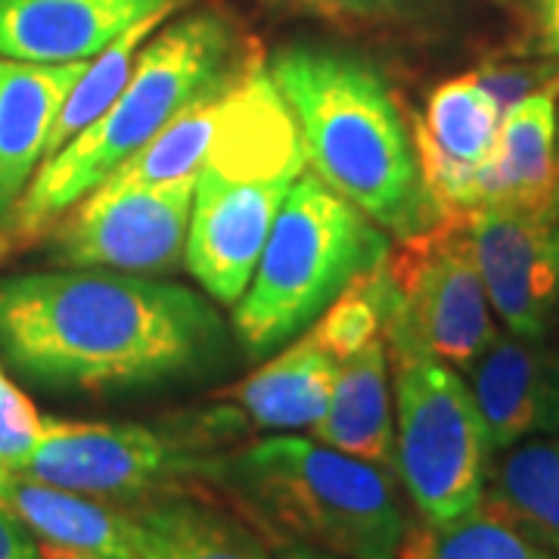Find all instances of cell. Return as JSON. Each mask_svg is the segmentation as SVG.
<instances>
[{
	"mask_svg": "<svg viewBox=\"0 0 559 559\" xmlns=\"http://www.w3.org/2000/svg\"><path fill=\"white\" fill-rule=\"evenodd\" d=\"M0 355L47 389L121 392L215 367L218 311L193 289L121 271L0 280Z\"/></svg>",
	"mask_w": 559,
	"mask_h": 559,
	"instance_id": "6da1fadb",
	"label": "cell"
},
{
	"mask_svg": "<svg viewBox=\"0 0 559 559\" xmlns=\"http://www.w3.org/2000/svg\"><path fill=\"white\" fill-rule=\"evenodd\" d=\"M299 128L305 165L392 237L439 218L419 175L414 131L367 60L333 47H283L267 66Z\"/></svg>",
	"mask_w": 559,
	"mask_h": 559,
	"instance_id": "7a4b0ae2",
	"label": "cell"
},
{
	"mask_svg": "<svg viewBox=\"0 0 559 559\" xmlns=\"http://www.w3.org/2000/svg\"><path fill=\"white\" fill-rule=\"evenodd\" d=\"M249 62L240 57L234 28L215 13L168 22L140 47L119 100L47 156L28 180L25 193L0 221V255L44 237L75 202L138 156L165 124L234 84Z\"/></svg>",
	"mask_w": 559,
	"mask_h": 559,
	"instance_id": "3957f363",
	"label": "cell"
},
{
	"mask_svg": "<svg viewBox=\"0 0 559 559\" xmlns=\"http://www.w3.org/2000/svg\"><path fill=\"white\" fill-rule=\"evenodd\" d=\"M301 175L296 119L267 69L252 60L230 91V116L193 190L183 264L212 299L240 301L280 205Z\"/></svg>",
	"mask_w": 559,
	"mask_h": 559,
	"instance_id": "277c9868",
	"label": "cell"
},
{
	"mask_svg": "<svg viewBox=\"0 0 559 559\" xmlns=\"http://www.w3.org/2000/svg\"><path fill=\"white\" fill-rule=\"evenodd\" d=\"M271 528L342 559H399L407 520L395 473L342 454L318 439L271 436L205 473Z\"/></svg>",
	"mask_w": 559,
	"mask_h": 559,
	"instance_id": "5b68a950",
	"label": "cell"
},
{
	"mask_svg": "<svg viewBox=\"0 0 559 559\" xmlns=\"http://www.w3.org/2000/svg\"><path fill=\"white\" fill-rule=\"evenodd\" d=\"M389 240L373 221L323 180L301 175L234 308L242 348L261 358L296 340L355 280L380 267Z\"/></svg>",
	"mask_w": 559,
	"mask_h": 559,
	"instance_id": "8992f818",
	"label": "cell"
},
{
	"mask_svg": "<svg viewBox=\"0 0 559 559\" xmlns=\"http://www.w3.org/2000/svg\"><path fill=\"white\" fill-rule=\"evenodd\" d=\"M395 367V476L426 525L469 513L485 495L495 444L457 367L404 340H385Z\"/></svg>",
	"mask_w": 559,
	"mask_h": 559,
	"instance_id": "52a82bcc",
	"label": "cell"
},
{
	"mask_svg": "<svg viewBox=\"0 0 559 559\" xmlns=\"http://www.w3.org/2000/svg\"><path fill=\"white\" fill-rule=\"evenodd\" d=\"M367 280L380 301L382 340L419 345L460 373L498 336L473 252L469 215H441L401 237Z\"/></svg>",
	"mask_w": 559,
	"mask_h": 559,
	"instance_id": "ba28073f",
	"label": "cell"
},
{
	"mask_svg": "<svg viewBox=\"0 0 559 559\" xmlns=\"http://www.w3.org/2000/svg\"><path fill=\"white\" fill-rule=\"evenodd\" d=\"M197 178L131 183L106 178L50 230V259L62 267L171 274L183 264Z\"/></svg>",
	"mask_w": 559,
	"mask_h": 559,
	"instance_id": "9c48e42d",
	"label": "cell"
},
{
	"mask_svg": "<svg viewBox=\"0 0 559 559\" xmlns=\"http://www.w3.org/2000/svg\"><path fill=\"white\" fill-rule=\"evenodd\" d=\"M209 457L143 423H81L44 417L20 476L100 500H146L171 481L202 476Z\"/></svg>",
	"mask_w": 559,
	"mask_h": 559,
	"instance_id": "30bf717a",
	"label": "cell"
},
{
	"mask_svg": "<svg viewBox=\"0 0 559 559\" xmlns=\"http://www.w3.org/2000/svg\"><path fill=\"white\" fill-rule=\"evenodd\" d=\"M469 237L503 330L547 340L559 318L557 205H481L469 212Z\"/></svg>",
	"mask_w": 559,
	"mask_h": 559,
	"instance_id": "8fae6325",
	"label": "cell"
},
{
	"mask_svg": "<svg viewBox=\"0 0 559 559\" xmlns=\"http://www.w3.org/2000/svg\"><path fill=\"white\" fill-rule=\"evenodd\" d=\"M190 0H0V57L25 62L94 60L128 28L171 16Z\"/></svg>",
	"mask_w": 559,
	"mask_h": 559,
	"instance_id": "7c38bea8",
	"label": "cell"
},
{
	"mask_svg": "<svg viewBox=\"0 0 559 559\" xmlns=\"http://www.w3.org/2000/svg\"><path fill=\"white\" fill-rule=\"evenodd\" d=\"M495 454L559 432V352L547 340L498 333L466 370Z\"/></svg>",
	"mask_w": 559,
	"mask_h": 559,
	"instance_id": "4fadbf2b",
	"label": "cell"
},
{
	"mask_svg": "<svg viewBox=\"0 0 559 559\" xmlns=\"http://www.w3.org/2000/svg\"><path fill=\"white\" fill-rule=\"evenodd\" d=\"M84 66L87 60L47 66L0 57V221L47 156L53 121Z\"/></svg>",
	"mask_w": 559,
	"mask_h": 559,
	"instance_id": "5bb4252c",
	"label": "cell"
},
{
	"mask_svg": "<svg viewBox=\"0 0 559 559\" xmlns=\"http://www.w3.org/2000/svg\"><path fill=\"white\" fill-rule=\"evenodd\" d=\"M557 94L559 81H550L503 109L495 150L479 165L481 205H554Z\"/></svg>",
	"mask_w": 559,
	"mask_h": 559,
	"instance_id": "9a60e30c",
	"label": "cell"
},
{
	"mask_svg": "<svg viewBox=\"0 0 559 559\" xmlns=\"http://www.w3.org/2000/svg\"><path fill=\"white\" fill-rule=\"evenodd\" d=\"M311 436L326 448L395 473V401L382 336L336 364L333 395Z\"/></svg>",
	"mask_w": 559,
	"mask_h": 559,
	"instance_id": "2e32d148",
	"label": "cell"
},
{
	"mask_svg": "<svg viewBox=\"0 0 559 559\" xmlns=\"http://www.w3.org/2000/svg\"><path fill=\"white\" fill-rule=\"evenodd\" d=\"M336 364L340 360L318 345L311 333H305L242 382L221 389L218 399L230 401L234 414L259 429H314L333 395Z\"/></svg>",
	"mask_w": 559,
	"mask_h": 559,
	"instance_id": "e0dca14e",
	"label": "cell"
},
{
	"mask_svg": "<svg viewBox=\"0 0 559 559\" xmlns=\"http://www.w3.org/2000/svg\"><path fill=\"white\" fill-rule=\"evenodd\" d=\"M3 507L38 540L103 559H140L134 513H124L109 500L13 473Z\"/></svg>",
	"mask_w": 559,
	"mask_h": 559,
	"instance_id": "ac0fdd59",
	"label": "cell"
},
{
	"mask_svg": "<svg viewBox=\"0 0 559 559\" xmlns=\"http://www.w3.org/2000/svg\"><path fill=\"white\" fill-rule=\"evenodd\" d=\"M134 522L140 559H271L252 528L190 495H153Z\"/></svg>",
	"mask_w": 559,
	"mask_h": 559,
	"instance_id": "d6986e66",
	"label": "cell"
},
{
	"mask_svg": "<svg viewBox=\"0 0 559 559\" xmlns=\"http://www.w3.org/2000/svg\"><path fill=\"white\" fill-rule=\"evenodd\" d=\"M481 498L559 554V432L498 451Z\"/></svg>",
	"mask_w": 559,
	"mask_h": 559,
	"instance_id": "ffe728a7",
	"label": "cell"
},
{
	"mask_svg": "<svg viewBox=\"0 0 559 559\" xmlns=\"http://www.w3.org/2000/svg\"><path fill=\"white\" fill-rule=\"evenodd\" d=\"M500 116L503 109L479 75H460L429 94L426 112L414 119V138L429 143L448 159L479 168L495 150Z\"/></svg>",
	"mask_w": 559,
	"mask_h": 559,
	"instance_id": "44dd1931",
	"label": "cell"
},
{
	"mask_svg": "<svg viewBox=\"0 0 559 559\" xmlns=\"http://www.w3.org/2000/svg\"><path fill=\"white\" fill-rule=\"evenodd\" d=\"M399 559H559V554L481 498L460 520L423 522L419 532H407Z\"/></svg>",
	"mask_w": 559,
	"mask_h": 559,
	"instance_id": "7402d4cb",
	"label": "cell"
},
{
	"mask_svg": "<svg viewBox=\"0 0 559 559\" xmlns=\"http://www.w3.org/2000/svg\"><path fill=\"white\" fill-rule=\"evenodd\" d=\"M234 84H227L224 91L180 112L178 119L165 124L138 156H131L109 178L131 180V183H168V180L197 178L202 162L212 153L215 140L227 124Z\"/></svg>",
	"mask_w": 559,
	"mask_h": 559,
	"instance_id": "603a6c76",
	"label": "cell"
},
{
	"mask_svg": "<svg viewBox=\"0 0 559 559\" xmlns=\"http://www.w3.org/2000/svg\"><path fill=\"white\" fill-rule=\"evenodd\" d=\"M165 22H168V16H150V20L138 22L121 38L112 40L103 53L87 60L84 72L75 81V87L69 91V97L60 106V116L53 121V131H50V140H47V156H53L60 146H66L69 140L81 134L91 121L100 119L103 112L119 100V94L124 91L131 72H134L140 47Z\"/></svg>",
	"mask_w": 559,
	"mask_h": 559,
	"instance_id": "cb8c5ba5",
	"label": "cell"
},
{
	"mask_svg": "<svg viewBox=\"0 0 559 559\" xmlns=\"http://www.w3.org/2000/svg\"><path fill=\"white\" fill-rule=\"evenodd\" d=\"M311 336L318 340L336 360L348 358L352 352L364 348L367 342L382 336L380 301L373 296V286L367 274L355 280L340 299L333 301L311 326Z\"/></svg>",
	"mask_w": 559,
	"mask_h": 559,
	"instance_id": "d4e9b609",
	"label": "cell"
},
{
	"mask_svg": "<svg viewBox=\"0 0 559 559\" xmlns=\"http://www.w3.org/2000/svg\"><path fill=\"white\" fill-rule=\"evenodd\" d=\"M40 432L44 417L35 411V404L0 373V463L10 473H20L35 451Z\"/></svg>",
	"mask_w": 559,
	"mask_h": 559,
	"instance_id": "484cf974",
	"label": "cell"
},
{
	"mask_svg": "<svg viewBox=\"0 0 559 559\" xmlns=\"http://www.w3.org/2000/svg\"><path fill=\"white\" fill-rule=\"evenodd\" d=\"M528 13L540 53L559 69V0H528Z\"/></svg>",
	"mask_w": 559,
	"mask_h": 559,
	"instance_id": "4316f807",
	"label": "cell"
},
{
	"mask_svg": "<svg viewBox=\"0 0 559 559\" xmlns=\"http://www.w3.org/2000/svg\"><path fill=\"white\" fill-rule=\"evenodd\" d=\"M0 559H44L38 540L7 507H0Z\"/></svg>",
	"mask_w": 559,
	"mask_h": 559,
	"instance_id": "83f0119b",
	"label": "cell"
},
{
	"mask_svg": "<svg viewBox=\"0 0 559 559\" xmlns=\"http://www.w3.org/2000/svg\"><path fill=\"white\" fill-rule=\"evenodd\" d=\"M314 10H326V13H355V16H370V13H389L399 10L411 0H299Z\"/></svg>",
	"mask_w": 559,
	"mask_h": 559,
	"instance_id": "f1b7e54d",
	"label": "cell"
},
{
	"mask_svg": "<svg viewBox=\"0 0 559 559\" xmlns=\"http://www.w3.org/2000/svg\"><path fill=\"white\" fill-rule=\"evenodd\" d=\"M274 559H342L336 554H330V550H320V547H311V544H289V547H283Z\"/></svg>",
	"mask_w": 559,
	"mask_h": 559,
	"instance_id": "f546056e",
	"label": "cell"
},
{
	"mask_svg": "<svg viewBox=\"0 0 559 559\" xmlns=\"http://www.w3.org/2000/svg\"><path fill=\"white\" fill-rule=\"evenodd\" d=\"M40 557L44 559H103L94 557V554H84V550H69V547H57V544H47V540H38Z\"/></svg>",
	"mask_w": 559,
	"mask_h": 559,
	"instance_id": "4dcf8cb0",
	"label": "cell"
},
{
	"mask_svg": "<svg viewBox=\"0 0 559 559\" xmlns=\"http://www.w3.org/2000/svg\"><path fill=\"white\" fill-rule=\"evenodd\" d=\"M10 476H13V473L0 463V507H3V500H7V485H10Z\"/></svg>",
	"mask_w": 559,
	"mask_h": 559,
	"instance_id": "1f68e13d",
	"label": "cell"
},
{
	"mask_svg": "<svg viewBox=\"0 0 559 559\" xmlns=\"http://www.w3.org/2000/svg\"><path fill=\"white\" fill-rule=\"evenodd\" d=\"M554 205L559 209V138H557V190H554Z\"/></svg>",
	"mask_w": 559,
	"mask_h": 559,
	"instance_id": "d6a6232c",
	"label": "cell"
}]
</instances>
